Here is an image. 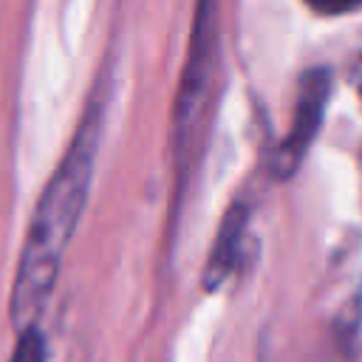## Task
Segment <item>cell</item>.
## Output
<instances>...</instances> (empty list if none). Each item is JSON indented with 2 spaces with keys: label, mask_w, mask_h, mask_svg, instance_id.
Instances as JSON below:
<instances>
[{
  "label": "cell",
  "mask_w": 362,
  "mask_h": 362,
  "mask_svg": "<svg viewBox=\"0 0 362 362\" xmlns=\"http://www.w3.org/2000/svg\"><path fill=\"white\" fill-rule=\"evenodd\" d=\"M102 122H105V85H99L88 99V107L31 212L8 300L11 322L17 331L34 328L40 322L57 288L65 249L88 204L93 164L102 139Z\"/></svg>",
  "instance_id": "1"
},
{
  "label": "cell",
  "mask_w": 362,
  "mask_h": 362,
  "mask_svg": "<svg viewBox=\"0 0 362 362\" xmlns=\"http://www.w3.org/2000/svg\"><path fill=\"white\" fill-rule=\"evenodd\" d=\"M212 65H215V0H198L189 51L181 71V85L175 96V113H173V147L178 156L175 167L181 175H187L192 167L198 124L204 119L206 93L212 82Z\"/></svg>",
  "instance_id": "2"
},
{
  "label": "cell",
  "mask_w": 362,
  "mask_h": 362,
  "mask_svg": "<svg viewBox=\"0 0 362 362\" xmlns=\"http://www.w3.org/2000/svg\"><path fill=\"white\" fill-rule=\"evenodd\" d=\"M331 96V74L325 68H311L303 74L300 88H297V102H294V116H291V127L283 136L274 158H272V170L277 178H288L297 173V167L303 164L311 141L320 133L322 116H325V105Z\"/></svg>",
  "instance_id": "3"
},
{
  "label": "cell",
  "mask_w": 362,
  "mask_h": 362,
  "mask_svg": "<svg viewBox=\"0 0 362 362\" xmlns=\"http://www.w3.org/2000/svg\"><path fill=\"white\" fill-rule=\"evenodd\" d=\"M246 226H249V209L243 204H232L218 223V232H215V240L209 249V260H206L204 274H201V286L206 291L221 288L226 283V277L235 272L238 257H240V246L246 238Z\"/></svg>",
  "instance_id": "4"
},
{
  "label": "cell",
  "mask_w": 362,
  "mask_h": 362,
  "mask_svg": "<svg viewBox=\"0 0 362 362\" xmlns=\"http://www.w3.org/2000/svg\"><path fill=\"white\" fill-rule=\"evenodd\" d=\"M8 362H48L45 337H42L40 325L25 328V331H17V345H14Z\"/></svg>",
  "instance_id": "5"
},
{
  "label": "cell",
  "mask_w": 362,
  "mask_h": 362,
  "mask_svg": "<svg viewBox=\"0 0 362 362\" xmlns=\"http://www.w3.org/2000/svg\"><path fill=\"white\" fill-rule=\"evenodd\" d=\"M317 14H348L362 6V0H305Z\"/></svg>",
  "instance_id": "6"
},
{
  "label": "cell",
  "mask_w": 362,
  "mask_h": 362,
  "mask_svg": "<svg viewBox=\"0 0 362 362\" xmlns=\"http://www.w3.org/2000/svg\"><path fill=\"white\" fill-rule=\"evenodd\" d=\"M354 85H356V90H359V96H362V57H359L356 65H354Z\"/></svg>",
  "instance_id": "7"
}]
</instances>
